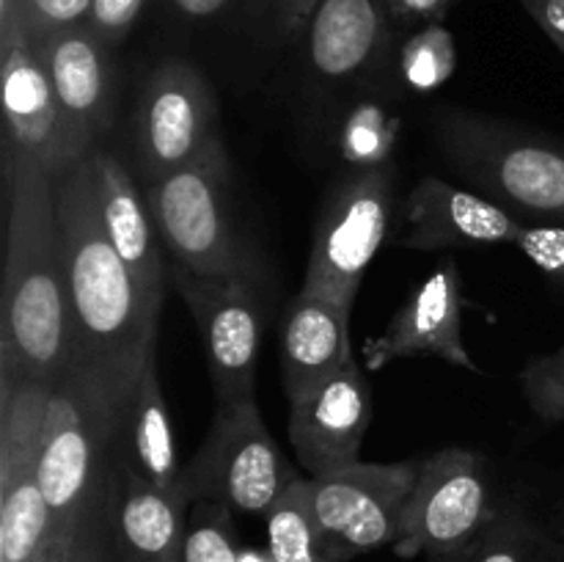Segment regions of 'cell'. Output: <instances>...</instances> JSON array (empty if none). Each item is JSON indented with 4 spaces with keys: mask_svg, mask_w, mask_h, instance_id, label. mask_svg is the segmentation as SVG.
I'll return each instance as SVG.
<instances>
[{
    "mask_svg": "<svg viewBox=\"0 0 564 562\" xmlns=\"http://www.w3.org/2000/svg\"><path fill=\"white\" fill-rule=\"evenodd\" d=\"M455 0H383L389 20L400 25H435Z\"/></svg>",
    "mask_w": 564,
    "mask_h": 562,
    "instance_id": "d6a6232c",
    "label": "cell"
},
{
    "mask_svg": "<svg viewBox=\"0 0 564 562\" xmlns=\"http://www.w3.org/2000/svg\"><path fill=\"white\" fill-rule=\"evenodd\" d=\"M220 130L213 83L185 58H163L143 80L132 116V154L141 185L174 174L202 158Z\"/></svg>",
    "mask_w": 564,
    "mask_h": 562,
    "instance_id": "30bf717a",
    "label": "cell"
},
{
    "mask_svg": "<svg viewBox=\"0 0 564 562\" xmlns=\"http://www.w3.org/2000/svg\"><path fill=\"white\" fill-rule=\"evenodd\" d=\"M405 229L402 248L413 251H444V248H471L512 242L523 220L510 209L499 207L471 187L452 185L441 176H424L405 198Z\"/></svg>",
    "mask_w": 564,
    "mask_h": 562,
    "instance_id": "e0dca14e",
    "label": "cell"
},
{
    "mask_svg": "<svg viewBox=\"0 0 564 562\" xmlns=\"http://www.w3.org/2000/svg\"><path fill=\"white\" fill-rule=\"evenodd\" d=\"M466 284L460 268L452 257H444L438 268L419 281L408 301L389 320L378 339H367L364 361L367 369L389 367L400 358H441L457 369L482 375L479 364L468 353L463 339V317H466Z\"/></svg>",
    "mask_w": 564,
    "mask_h": 562,
    "instance_id": "5bb4252c",
    "label": "cell"
},
{
    "mask_svg": "<svg viewBox=\"0 0 564 562\" xmlns=\"http://www.w3.org/2000/svg\"><path fill=\"white\" fill-rule=\"evenodd\" d=\"M58 226L75 339L72 364L130 402L149 353L158 350L160 309L143 295L105 231L91 160L58 176Z\"/></svg>",
    "mask_w": 564,
    "mask_h": 562,
    "instance_id": "6da1fadb",
    "label": "cell"
},
{
    "mask_svg": "<svg viewBox=\"0 0 564 562\" xmlns=\"http://www.w3.org/2000/svg\"><path fill=\"white\" fill-rule=\"evenodd\" d=\"M116 554L124 562H180L191 505L119 461L105 496Z\"/></svg>",
    "mask_w": 564,
    "mask_h": 562,
    "instance_id": "ffe728a7",
    "label": "cell"
},
{
    "mask_svg": "<svg viewBox=\"0 0 564 562\" xmlns=\"http://www.w3.org/2000/svg\"><path fill=\"white\" fill-rule=\"evenodd\" d=\"M422 457L400 463H352L325 477H303V494L323 532L347 562L394 545Z\"/></svg>",
    "mask_w": 564,
    "mask_h": 562,
    "instance_id": "7c38bea8",
    "label": "cell"
},
{
    "mask_svg": "<svg viewBox=\"0 0 564 562\" xmlns=\"http://www.w3.org/2000/svg\"><path fill=\"white\" fill-rule=\"evenodd\" d=\"M562 545H564V543H562Z\"/></svg>",
    "mask_w": 564,
    "mask_h": 562,
    "instance_id": "ab89813d",
    "label": "cell"
},
{
    "mask_svg": "<svg viewBox=\"0 0 564 562\" xmlns=\"http://www.w3.org/2000/svg\"><path fill=\"white\" fill-rule=\"evenodd\" d=\"M231 512L224 501H193L180 562H242L246 549L237 538Z\"/></svg>",
    "mask_w": 564,
    "mask_h": 562,
    "instance_id": "484cf974",
    "label": "cell"
},
{
    "mask_svg": "<svg viewBox=\"0 0 564 562\" xmlns=\"http://www.w3.org/2000/svg\"><path fill=\"white\" fill-rule=\"evenodd\" d=\"M518 3L564 53V0H518Z\"/></svg>",
    "mask_w": 564,
    "mask_h": 562,
    "instance_id": "e575fe53",
    "label": "cell"
},
{
    "mask_svg": "<svg viewBox=\"0 0 564 562\" xmlns=\"http://www.w3.org/2000/svg\"><path fill=\"white\" fill-rule=\"evenodd\" d=\"M444 562H564V545L551 538L521 501L505 499L499 516L468 545L441 554Z\"/></svg>",
    "mask_w": 564,
    "mask_h": 562,
    "instance_id": "603a6c76",
    "label": "cell"
},
{
    "mask_svg": "<svg viewBox=\"0 0 564 562\" xmlns=\"http://www.w3.org/2000/svg\"><path fill=\"white\" fill-rule=\"evenodd\" d=\"M400 138V116L383 91H358L339 110L334 130L336 152L347 169L391 163V149Z\"/></svg>",
    "mask_w": 564,
    "mask_h": 562,
    "instance_id": "cb8c5ba5",
    "label": "cell"
},
{
    "mask_svg": "<svg viewBox=\"0 0 564 562\" xmlns=\"http://www.w3.org/2000/svg\"><path fill=\"white\" fill-rule=\"evenodd\" d=\"M110 551H113V534H110L108 505L102 499L83 518L69 562H108Z\"/></svg>",
    "mask_w": 564,
    "mask_h": 562,
    "instance_id": "1f68e13d",
    "label": "cell"
},
{
    "mask_svg": "<svg viewBox=\"0 0 564 562\" xmlns=\"http://www.w3.org/2000/svg\"><path fill=\"white\" fill-rule=\"evenodd\" d=\"M88 160L105 231L138 279L143 295L160 309L165 287L171 284V268L135 171L127 169L108 149H97Z\"/></svg>",
    "mask_w": 564,
    "mask_h": 562,
    "instance_id": "d6986e66",
    "label": "cell"
},
{
    "mask_svg": "<svg viewBox=\"0 0 564 562\" xmlns=\"http://www.w3.org/2000/svg\"><path fill=\"white\" fill-rule=\"evenodd\" d=\"M455 66V44L435 22L411 39L402 50V75L416 88H435Z\"/></svg>",
    "mask_w": 564,
    "mask_h": 562,
    "instance_id": "83f0119b",
    "label": "cell"
},
{
    "mask_svg": "<svg viewBox=\"0 0 564 562\" xmlns=\"http://www.w3.org/2000/svg\"><path fill=\"white\" fill-rule=\"evenodd\" d=\"M171 9L182 17V20L191 22H204L215 20V17L224 14L235 0H169Z\"/></svg>",
    "mask_w": 564,
    "mask_h": 562,
    "instance_id": "8d00e7d4",
    "label": "cell"
},
{
    "mask_svg": "<svg viewBox=\"0 0 564 562\" xmlns=\"http://www.w3.org/2000/svg\"><path fill=\"white\" fill-rule=\"evenodd\" d=\"M383 0H323L306 25V69L319 88L367 86L389 61Z\"/></svg>",
    "mask_w": 564,
    "mask_h": 562,
    "instance_id": "2e32d148",
    "label": "cell"
},
{
    "mask_svg": "<svg viewBox=\"0 0 564 562\" xmlns=\"http://www.w3.org/2000/svg\"><path fill=\"white\" fill-rule=\"evenodd\" d=\"M6 270L0 298V375L55 383L75 361L61 259L58 180L3 154Z\"/></svg>",
    "mask_w": 564,
    "mask_h": 562,
    "instance_id": "7a4b0ae2",
    "label": "cell"
},
{
    "mask_svg": "<svg viewBox=\"0 0 564 562\" xmlns=\"http://www.w3.org/2000/svg\"><path fill=\"white\" fill-rule=\"evenodd\" d=\"M3 50V154L42 165L55 180L97 149L69 125L55 99L50 77L25 31L0 39Z\"/></svg>",
    "mask_w": 564,
    "mask_h": 562,
    "instance_id": "4fadbf2b",
    "label": "cell"
},
{
    "mask_svg": "<svg viewBox=\"0 0 564 562\" xmlns=\"http://www.w3.org/2000/svg\"><path fill=\"white\" fill-rule=\"evenodd\" d=\"M94 0H20L22 28L31 39L86 22Z\"/></svg>",
    "mask_w": 564,
    "mask_h": 562,
    "instance_id": "f546056e",
    "label": "cell"
},
{
    "mask_svg": "<svg viewBox=\"0 0 564 562\" xmlns=\"http://www.w3.org/2000/svg\"><path fill=\"white\" fill-rule=\"evenodd\" d=\"M444 163L512 215L529 224L564 226V143L516 121L477 110L444 108L433 116Z\"/></svg>",
    "mask_w": 564,
    "mask_h": 562,
    "instance_id": "3957f363",
    "label": "cell"
},
{
    "mask_svg": "<svg viewBox=\"0 0 564 562\" xmlns=\"http://www.w3.org/2000/svg\"><path fill=\"white\" fill-rule=\"evenodd\" d=\"M31 42L69 125L99 149V138L113 125V47H108L86 22Z\"/></svg>",
    "mask_w": 564,
    "mask_h": 562,
    "instance_id": "ac0fdd59",
    "label": "cell"
},
{
    "mask_svg": "<svg viewBox=\"0 0 564 562\" xmlns=\"http://www.w3.org/2000/svg\"><path fill=\"white\" fill-rule=\"evenodd\" d=\"M53 383L0 375V562H31L53 532L39 479Z\"/></svg>",
    "mask_w": 564,
    "mask_h": 562,
    "instance_id": "ba28073f",
    "label": "cell"
},
{
    "mask_svg": "<svg viewBox=\"0 0 564 562\" xmlns=\"http://www.w3.org/2000/svg\"><path fill=\"white\" fill-rule=\"evenodd\" d=\"M523 400L540 422H564V345L560 350L532 358L518 375Z\"/></svg>",
    "mask_w": 564,
    "mask_h": 562,
    "instance_id": "4316f807",
    "label": "cell"
},
{
    "mask_svg": "<svg viewBox=\"0 0 564 562\" xmlns=\"http://www.w3.org/2000/svg\"><path fill=\"white\" fill-rule=\"evenodd\" d=\"M119 461L152 485L182 494V466L176 450V430L160 383L158 350L149 353L135 380L121 424Z\"/></svg>",
    "mask_w": 564,
    "mask_h": 562,
    "instance_id": "7402d4cb",
    "label": "cell"
},
{
    "mask_svg": "<svg viewBox=\"0 0 564 562\" xmlns=\"http://www.w3.org/2000/svg\"><path fill=\"white\" fill-rule=\"evenodd\" d=\"M147 0H94L86 17V25L102 39L108 47H116L127 39L132 25L141 17Z\"/></svg>",
    "mask_w": 564,
    "mask_h": 562,
    "instance_id": "4dcf8cb0",
    "label": "cell"
},
{
    "mask_svg": "<svg viewBox=\"0 0 564 562\" xmlns=\"http://www.w3.org/2000/svg\"><path fill=\"white\" fill-rule=\"evenodd\" d=\"M80 523H66V527H53L50 538L44 540V545L39 549V554L31 562H69L72 549H75L77 532H80Z\"/></svg>",
    "mask_w": 564,
    "mask_h": 562,
    "instance_id": "d590c367",
    "label": "cell"
},
{
    "mask_svg": "<svg viewBox=\"0 0 564 562\" xmlns=\"http://www.w3.org/2000/svg\"><path fill=\"white\" fill-rule=\"evenodd\" d=\"M301 474L270 435L257 402L215 406L202 446L182 466V494L191 501L215 499L235 512L268 516Z\"/></svg>",
    "mask_w": 564,
    "mask_h": 562,
    "instance_id": "52a82bcc",
    "label": "cell"
},
{
    "mask_svg": "<svg viewBox=\"0 0 564 562\" xmlns=\"http://www.w3.org/2000/svg\"><path fill=\"white\" fill-rule=\"evenodd\" d=\"M397 182V165L383 163L347 169L328 187L301 290L330 298L352 312L364 275L389 237Z\"/></svg>",
    "mask_w": 564,
    "mask_h": 562,
    "instance_id": "8992f818",
    "label": "cell"
},
{
    "mask_svg": "<svg viewBox=\"0 0 564 562\" xmlns=\"http://www.w3.org/2000/svg\"><path fill=\"white\" fill-rule=\"evenodd\" d=\"M505 499L482 452L446 446L422 457L416 485L405 505L402 532L391 549L397 556H441L471 543L496 516Z\"/></svg>",
    "mask_w": 564,
    "mask_h": 562,
    "instance_id": "9c48e42d",
    "label": "cell"
},
{
    "mask_svg": "<svg viewBox=\"0 0 564 562\" xmlns=\"http://www.w3.org/2000/svg\"><path fill=\"white\" fill-rule=\"evenodd\" d=\"M171 287L198 325L215 406L257 402V364L264 334V273L204 279L171 264Z\"/></svg>",
    "mask_w": 564,
    "mask_h": 562,
    "instance_id": "8fae6325",
    "label": "cell"
},
{
    "mask_svg": "<svg viewBox=\"0 0 564 562\" xmlns=\"http://www.w3.org/2000/svg\"><path fill=\"white\" fill-rule=\"evenodd\" d=\"M108 562H124V560H121V556H119V554H116V545H113V551H110Z\"/></svg>",
    "mask_w": 564,
    "mask_h": 562,
    "instance_id": "74e56055",
    "label": "cell"
},
{
    "mask_svg": "<svg viewBox=\"0 0 564 562\" xmlns=\"http://www.w3.org/2000/svg\"><path fill=\"white\" fill-rule=\"evenodd\" d=\"M516 246L523 257L543 270L551 281L564 287V226L562 224H523Z\"/></svg>",
    "mask_w": 564,
    "mask_h": 562,
    "instance_id": "f1b7e54d",
    "label": "cell"
},
{
    "mask_svg": "<svg viewBox=\"0 0 564 562\" xmlns=\"http://www.w3.org/2000/svg\"><path fill=\"white\" fill-rule=\"evenodd\" d=\"M141 187L176 268L204 279L264 273L231 218V160L224 138L193 163Z\"/></svg>",
    "mask_w": 564,
    "mask_h": 562,
    "instance_id": "5b68a950",
    "label": "cell"
},
{
    "mask_svg": "<svg viewBox=\"0 0 564 562\" xmlns=\"http://www.w3.org/2000/svg\"><path fill=\"white\" fill-rule=\"evenodd\" d=\"M350 309L301 290L281 320L279 361L286 402L312 391L356 358L350 342Z\"/></svg>",
    "mask_w": 564,
    "mask_h": 562,
    "instance_id": "44dd1931",
    "label": "cell"
},
{
    "mask_svg": "<svg viewBox=\"0 0 564 562\" xmlns=\"http://www.w3.org/2000/svg\"><path fill=\"white\" fill-rule=\"evenodd\" d=\"M427 562H444L441 556H427Z\"/></svg>",
    "mask_w": 564,
    "mask_h": 562,
    "instance_id": "f35d334b",
    "label": "cell"
},
{
    "mask_svg": "<svg viewBox=\"0 0 564 562\" xmlns=\"http://www.w3.org/2000/svg\"><path fill=\"white\" fill-rule=\"evenodd\" d=\"M127 402L72 364L53 383L39 479L55 527L77 523L105 499L119 466Z\"/></svg>",
    "mask_w": 564,
    "mask_h": 562,
    "instance_id": "277c9868",
    "label": "cell"
},
{
    "mask_svg": "<svg viewBox=\"0 0 564 562\" xmlns=\"http://www.w3.org/2000/svg\"><path fill=\"white\" fill-rule=\"evenodd\" d=\"M323 0H264V6L273 14L275 25H279L281 36H295V33L306 31L308 20L314 17V11L319 9Z\"/></svg>",
    "mask_w": 564,
    "mask_h": 562,
    "instance_id": "836d02e7",
    "label": "cell"
},
{
    "mask_svg": "<svg viewBox=\"0 0 564 562\" xmlns=\"http://www.w3.org/2000/svg\"><path fill=\"white\" fill-rule=\"evenodd\" d=\"M372 417V386L356 358L292 400L290 444L308 477H325L358 463Z\"/></svg>",
    "mask_w": 564,
    "mask_h": 562,
    "instance_id": "9a60e30c",
    "label": "cell"
},
{
    "mask_svg": "<svg viewBox=\"0 0 564 562\" xmlns=\"http://www.w3.org/2000/svg\"><path fill=\"white\" fill-rule=\"evenodd\" d=\"M268 562H347L339 545L323 532L303 494V477L284 490L264 516Z\"/></svg>",
    "mask_w": 564,
    "mask_h": 562,
    "instance_id": "d4e9b609",
    "label": "cell"
}]
</instances>
